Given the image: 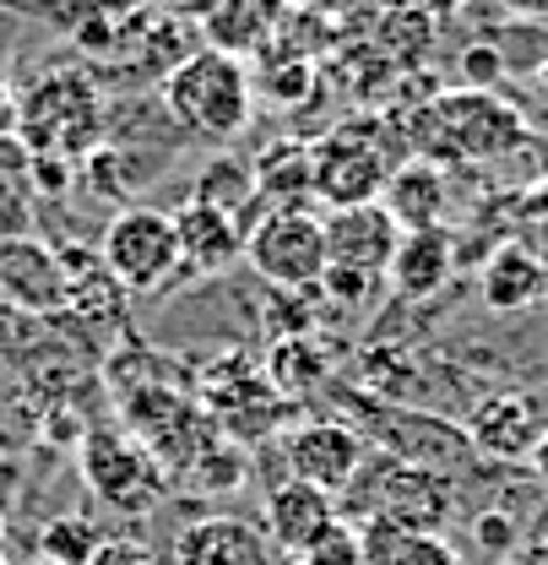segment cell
Here are the masks:
<instances>
[{
    "label": "cell",
    "instance_id": "obj_40",
    "mask_svg": "<svg viewBox=\"0 0 548 565\" xmlns=\"http://www.w3.org/2000/svg\"><path fill=\"white\" fill-rule=\"evenodd\" d=\"M511 17H548V0H499Z\"/></svg>",
    "mask_w": 548,
    "mask_h": 565
},
{
    "label": "cell",
    "instance_id": "obj_8",
    "mask_svg": "<svg viewBox=\"0 0 548 565\" xmlns=\"http://www.w3.org/2000/svg\"><path fill=\"white\" fill-rule=\"evenodd\" d=\"M245 262L272 288H315L326 273V228L310 207H272L245 234Z\"/></svg>",
    "mask_w": 548,
    "mask_h": 565
},
{
    "label": "cell",
    "instance_id": "obj_16",
    "mask_svg": "<svg viewBox=\"0 0 548 565\" xmlns=\"http://www.w3.org/2000/svg\"><path fill=\"white\" fill-rule=\"evenodd\" d=\"M451 267H456V239L445 228H412L397 239L391 250V267H386V282L397 299H434L445 282H451Z\"/></svg>",
    "mask_w": 548,
    "mask_h": 565
},
{
    "label": "cell",
    "instance_id": "obj_30",
    "mask_svg": "<svg viewBox=\"0 0 548 565\" xmlns=\"http://www.w3.org/2000/svg\"><path fill=\"white\" fill-rule=\"evenodd\" d=\"M93 550H98V527H93L87 516H76V511L50 516L44 533H39V555L55 561V565H87L93 561Z\"/></svg>",
    "mask_w": 548,
    "mask_h": 565
},
{
    "label": "cell",
    "instance_id": "obj_36",
    "mask_svg": "<svg viewBox=\"0 0 548 565\" xmlns=\"http://www.w3.org/2000/svg\"><path fill=\"white\" fill-rule=\"evenodd\" d=\"M22 11H11V6H0V66L17 55V44H22Z\"/></svg>",
    "mask_w": 548,
    "mask_h": 565
},
{
    "label": "cell",
    "instance_id": "obj_43",
    "mask_svg": "<svg viewBox=\"0 0 548 565\" xmlns=\"http://www.w3.org/2000/svg\"><path fill=\"white\" fill-rule=\"evenodd\" d=\"M282 565H299V561H282Z\"/></svg>",
    "mask_w": 548,
    "mask_h": 565
},
{
    "label": "cell",
    "instance_id": "obj_41",
    "mask_svg": "<svg viewBox=\"0 0 548 565\" xmlns=\"http://www.w3.org/2000/svg\"><path fill=\"white\" fill-rule=\"evenodd\" d=\"M499 565H548V555L538 550V544H522V550H516L511 561H499Z\"/></svg>",
    "mask_w": 548,
    "mask_h": 565
},
{
    "label": "cell",
    "instance_id": "obj_19",
    "mask_svg": "<svg viewBox=\"0 0 548 565\" xmlns=\"http://www.w3.org/2000/svg\"><path fill=\"white\" fill-rule=\"evenodd\" d=\"M196 6H202L206 44L223 50V55L261 50L288 17V0H196Z\"/></svg>",
    "mask_w": 548,
    "mask_h": 565
},
{
    "label": "cell",
    "instance_id": "obj_13",
    "mask_svg": "<svg viewBox=\"0 0 548 565\" xmlns=\"http://www.w3.org/2000/svg\"><path fill=\"white\" fill-rule=\"evenodd\" d=\"M321 228H326V262H332V267L375 273V278H386L391 250H397V239H402L397 217L380 207V202L326 212V217H321Z\"/></svg>",
    "mask_w": 548,
    "mask_h": 565
},
{
    "label": "cell",
    "instance_id": "obj_15",
    "mask_svg": "<svg viewBox=\"0 0 548 565\" xmlns=\"http://www.w3.org/2000/svg\"><path fill=\"white\" fill-rule=\"evenodd\" d=\"M174 223V239H180V262L185 273H202V278H217L223 267H234L245 256V223L228 217L217 207H202V202H185L180 212H169Z\"/></svg>",
    "mask_w": 548,
    "mask_h": 565
},
{
    "label": "cell",
    "instance_id": "obj_34",
    "mask_svg": "<svg viewBox=\"0 0 548 565\" xmlns=\"http://www.w3.org/2000/svg\"><path fill=\"white\" fill-rule=\"evenodd\" d=\"M462 76H468V87L494 93V87H499V76H505L499 50H494V44H468V55H462Z\"/></svg>",
    "mask_w": 548,
    "mask_h": 565
},
{
    "label": "cell",
    "instance_id": "obj_31",
    "mask_svg": "<svg viewBox=\"0 0 548 565\" xmlns=\"http://www.w3.org/2000/svg\"><path fill=\"white\" fill-rule=\"evenodd\" d=\"M473 544L483 550V561H511L522 544H527V527L511 516V511H499V505H488V511H479L473 516Z\"/></svg>",
    "mask_w": 548,
    "mask_h": 565
},
{
    "label": "cell",
    "instance_id": "obj_12",
    "mask_svg": "<svg viewBox=\"0 0 548 565\" xmlns=\"http://www.w3.org/2000/svg\"><path fill=\"white\" fill-rule=\"evenodd\" d=\"M462 429H468V440H473L479 457L527 462L533 446H538V435L548 429V419H544V403L527 397V392H488V397L473 403V414H468Z\"/></svg>",
    "mask_w": 548,
    "mask_h": 565
},
{
    "label": "cell",
    "instance_id": "obj_22",
    "mask_svg": "<svg viewBox=\"0 0 548 565\" xmlns=\"http://www.w3.org/2000/svg\"><path fill=\"white\" fill-rule=\"evenodd\" d=\"M126 288L115 282V273L104 267V256H93V250H82V245H71L61 250V305H71L76 316H87V321H120L126 316Z\"/></svg>",
    "mask_w": 548,
    "mask_h": 565
},
{
    "label": "cell",
    "instance_id": "obj_28",
    "mask_svg": "<svg viewBox=\"0 0 548 565\" xmlns=\"http://www.w3.org/2000/svg\"><path fill=\"white\" fill-rule=\"evenodd\" d=\"M369 44L391 71H418L429 61V50H434V17L423 6H397V11L380 17Z\"/></svg>",
    "mask_w": 548,
    "mask_h": 565
},
{
    "label": "cell",
    "instance_id": "obj_5",
    "mask_svg": "<svg viewBox=\"0 0 548 565\" xmlns=\"http://www.w3.org/2000/svg\"><path fill=\"white\" fill-rule=\"evenodd\" d=\"M82 484L93 490V500H104L120 516H152L174 494L169 473L152 462V451L115 424H98L82 435Z\"/></svg>",
    "mask_w": 548,
    "mask_h": 565
},
{
    "label": "cell",
    "instance_id": "obj_6",
    "mask_svg": "<svg viewBox=\"0 0 548 565\" xmlns=\"http://www.w3.org/2000/svg\"><path fill=\"white\" fill-rule=\"evenodd\" d=\"M206 419L217 424L228 440H256V435H272L277 424L288 419V397L267 381V364L245 349H223L202 375V397Z\"/></svg>",
    "mask_w": 548,
    "mask_h": 565
},
{
    "label": "cell",
    "instance_id": "obj_4",
    "mask_svg": "<svg viewBox=\"0 0 548 565\" xmlns=\"http://www.w3.org/2000/svg\"><path fill=\"white\" fill-rule=\"evenodd\" d=\"M347 511L358 522H397L408 533H440L456 511V494H451V479L375 451L347 484Z\"/></svg>",
    "mask_w": 548,
    "mask_h": 565
},
{
    "label": "cell",
    "instance_id": "obj_10",
    "mask_svg": "<svg viewBox=\"0 0 548 565\" xmlns=\"http://www.w3.org/2000/svg\"><path fill=\"white\" fill-rule=\"evenodd\" d=\"M17 126L33 152H82L87 141L98 137V98L82 76H44L22 93L17 104Z\"/></svg>",
    "mask_w": 548,
    "mask_h": 565
},
{
    "label": "cell",
    "instance_id": "obj_7",
    "mask_svg": "<svg viewBox=\"0 0 548 565\" xmlns=\"http://www.w3.org/2000/svg\"><path fill=\"white\" fill-rule=\"evenodd\" d=\"M104 267L115 273V282H120L126 294H137V299L141 294H163L169 282L185 273L169 212H158V207L115 212L109 228H104Z\"/></svg>",
    "mask_w": 548,
    "mask_h": 565
},
{
    "label": "cell",
    "instance_id": "obj_11",
    "mask_svg": "<svg viewBox=\"0 0 548 565\" xmlns=\"http://www.w3.org/2000/svg\"><path fill=\"white\" fill-rule=\"evenodd\" d=\"M369 446H364V429L343 419H299L282 429V462H288V479L310 484L321 494H347V484L358 479Z\"/></svg>",
    "mask_w": 548,
    "mask_h": 565
},
{
    "label": "cell",
    "instance_id": "obj_21",
    "mask_svg": "<svg viewBox=\"0 0 548 565\" xmlns=\"http://www.w3.org/2000/svg\"><path fill=\"white\" fill-rule=\"evenodd\" d=\"M479 294L488 310L499 316H516V310H533L548 294V267L527 250V245H499L479 273Z\"/></svg>",
    "mask_w": 548,
    "mask_h": 565
},
{
    "label": "cell",
    "instance_id": "obj_23",
    "mask_svg": "<svg viewBox=\"0 0 548 565\" xmlns=\"http://www.w3.org/2000/svg\"><path fill=\"white\" fill-rule=\"evenodd\" d=\"M0 282L28 310H50L61 305V256L33 239H0Z\"/></svg>",
    "mask_w": 548,
    "mask_h": 565
},
{
    "label": "cell",
    "instance_id": "obj_26",
    "mask_svg": "<svg viewBox=\"0 0 548 565\" xmlns=\"http://www.w3.org/2000/svg\"><path fill=\"white\" fill-rule=\"evenodd\" d=\"M364 565H462L440 533H408L397 522H358Z\"/></svg>",
    "mask_w": 548,
    "mask_h": 565
},
{
    "label": "cell",
    "instance_id": "obj_27",
    "mask_svg": "<svg viewBox=\"0 0 548 565\" xmlns=\"http://www.w3.org/2000/svg\"><path fill=\"white\" fill-rule=\"evenodd\" d=\"M261 207H304L310 202V141H277L256 163Z\"/></svg>",
    "mask_w": 548,
    "mask_h": 565
},
{
    "label": "cell",
    "instance_id": "obj_37",
    "mask_svg": "<svg viewBox=\"0 0 548 565\" xmlns=\"http://www.w3.org/2000/svg\"><path fill=\"white\" fill-rule=\"evenodd\" d=\"M527 544H538L548 555V494L538 500V511H533V522H527Z\"/></svg>",
    "mask_w": 548,
    "mask_h": 565
},
{
    "label": "cell",
    "instance_id": "obj_18",
    "mask_svg": "<svg viewBox=\"0 0 548 565\" xmlns=\"http://www.w3.org/2000/svg\"><path fill=\"white\" fill-rule=\"evenodd\" d=\"M445 169L429 163V158H402L391 174H386V191H380V207L397 217V228H445Z\"/></svg>",
    "mask_w": 548,
    "mask_h": 565
},
{
    "label": "cell",
    "instance_id": "obj_24",
    "mask_svg": "<svg viewBox=\"0 0 548 565\" xmlns=\"http://www.w3.org/2000/svg\"><path fill=\"white\" fill-rule=\"evenodd\" d=\"M191 202L217 207V212H228V217H239V223H245V212L261 207L256 169H250L245 158H234V152H212L202 169H196V180H191Z\"/></svg>",
    "mask_w": 548,
    "mask_h": 565
},
{
    "label": "cell",
    "instance_id": "obj_39",
    "mask_svg": "<svg viewBox=\"0 0 548 565\" xmlns=\"http://www.w3.org/2000/svg\"><path fill=\"white\" fill-rule=\"evenodd\" d=\"M310 17H337V11H347V6H358V0H299Z\"/></svg>",
    "mask_w": 548,
    "mask_h": 565
},
{
    "label": "cell",
    "instance_id": "obj_1",
    "mask_svg": "<svg viewBox=\"0 0 548 565\" xmlns=\"http://www.w3.org/2000/svg\"><path fill=\"white\" fill-rule=\"evenodd\" d=\"M412 158H429L440 169L451 163H488L505 158L527 141V120L511 98L479 93V87H456V93H434L402 120Z\"/></svg>",
    "mask_w": 548,
    "mask_h": 565
},
{
    "label": "cell",
    "instance_id": "obj_2",
    "mask_svg": "<svg viewBox=\"0 0 548 565\" xmlns=\"http://www.w3.org/2000/svg\"><path fill=\"white\" fill-rule=\"evenodd\" d=\"M163 109L169 120L196 141H234L250 126L256 109V82L239 55L223 50H191L180 66L163 71Z\"/></svg>",
    "mask_w": 548,
    "mask_h": 565
},
{
    "label": "cell",
    "instance_id": "obj_42",
    "mask_svg": "<svg viewBox=\"0 0 548 565\" xmlns=\"http://www.w3.org/2000/svg\"><path fill=\"white\" fill-rule=\"evenodd\" d=\"M28 565H55V561H44V555H33V561H28Z\"/></svg>",
    "mask_w": 548,
    "mask_h": 565
},
{
    "label": "cell",
    "instance_id": "obj_29",
    "mask_svg": "<svg viewBox=\"0 0 548 565\" xmlns=\"http://www.w3.org/2000/svg\"><path fill=\"white\" fill-rule=\"evenodd\" d=\"M267 44H272V50H261V93H267L272 104H299V98H310V82H315L310 55H299L282 33H272Z\"/></svg>",
    "mask_w": 548,
    "mask_h": 565
},
{
    "label": "cell",
    "instance_id": "obj_25",
    "mask_svg": "<svg viewBox=\"0 0 548 565\" xmlns=\"http://www.w3.org/2000/svg\"><path fill=\"white\" fill-rule=\"evenodd\" d=\"M245 473H250V457H245V446L239 440H228L223 429H212L202 446H196V457L169 479L174 490L185 494H228L245 484Z\"/></svg>",
    "mask_w": 548,
    "mask_h": 565
},
{
    "label": "cell",
    "instance_id": "obj_44",
    "mask_svg": "<svg viewBox=\"0 0 548 565\" xmlns=\"http://www.w3.org/2000/svg\"><path fill=\"white\" fill-rule=\"evenodd\" d=\"M0 565H6V555H0Z\"/></svg>",
    "mask_w": 548,
    "mask_h": 565
},
{
    "label": "cell",
    "instance_id": "obj_9",
    "mask_svg": "<svg viewBox=\"0 0 548 565\" xmlns=\"http://www.w3.org/2000/svg\"><path fill=\"white\" fill-rule=\"evenodd\" d=\"M364 435H375V446L397 462H412V468H429L440 479H451L456 468L479 462L468 429L451 419H434V414H412V408H364Z\"/></svg>",
    "mask_w": 548,
    "mask_h": 565
},
{
    "label": "cell",
    "instance_id": "obj_17",
    "mask_svg": "<svg viewBox=\"0 0 548 565\" xmlns=\"http://www.w3.org/2000/svg\"><path fill=\"white\" fill-rule=\"evenodd\" d=\"M180 565H272V544L256 522L239 516H202L174 539Z\"/></svg>",
    "mask_w": 548,
    "mask_h": 565
},
{
    "label": "cell",
    "instance_id": "obj_20",
    "mask_svg": "<svg viewBox=\"0 0 548 565\" xmlns=\"http://www.w3.org/2000/svg\"><path fill=\"white\" fill-rule=\"evenodd\" d=\"M261 364H267V381L293 403V397H310V392H321L332 381L337 343L321 338V332H288V338H277Z\"/></svg>",
    "mask_w": 548,
    "mask_h": 565
},
{
    "label": "cell",
    "instance_id": "obj_32",
    "mask_svg": "<svg viewBox=\"0 0 548 565\" xmlns=\"http://www.w3.org/2000/svg\"><path fill=\"white\" fill-rule=\"evenodd\" d=\"M299 565H364V539H358V522H347V516H337L304 555H299Z\"/></svg>",
    "mask_w": 548,
    "mask_h": 565
},
{
    "label": "cell",
    "instance_id": "obj_14",
    "mask_svg": "<svg viewBox=\"0 0 548 565\" xmlns=\"http://www.w3.org/2000/svg\"><path fill=\"white\" fill-rule=\"evenodd\" d=\"M332 522H337V500H332V494L310 490V484H299V479H282V484L267 490L261 533H267L272 555H282V561H299Z\"/></svg>",
    "mask_w": 548,
    "mask_h": 565
},
{
    "label": "cell",
    "instance_id": "obj_3",
    "mask_svg": "<svg viewBox=\"0 0 548 565\" xmlns=\"http://www.w3.org/2000/svg\"><path fill=\"white\" fill-rule=\"evenodd\" d=\"M402 158L391 152V137L380 120H343L321 141H310V196L326 212L380 202L386 174Z\"/></svg>",
    "mask_w": 548,
    "mask_h": 565
},
{
    "label": "cell",
    "instance_id": "obj_33",
    "mask_svg": "<svg viewBox=\"0 0 548 565\" xmlns=\"http://www.w3.org/2000/svg\"><path fill=\"white\" fill-rule=\"evenodd\" d=\"M375 273H353V267H332L326 262V273L315 282V299H326V305H343V310H364L369 305V294H375Z\"/></svg>",
    "mask_w": 548,
    "mask_h": 565
},
{
    "label": "cell",
    "instance_id": "obj_35",
    "mask_svg": "<svg viewBox=\"0 0 548 565\" xmlns=\"http://www.w3.org/2000/svg\"><path fill=\"white\" fill-rule=\"evenodd\" d=\"M87 565H158V555L147 544H137V539H98Z\"/></svg>",
    "mask_w": 548,
    "mask_h": 565
},
{
    "label": "cell",
    "instance_id": "obj_38",
    "mask_svg": "<svg viewBox=\"0 0 548 565\" xmlns=\"http://www.w3.org/2000/svg\"><path fill=\"white\" fill-rule=\"evenodd\" d=\"M527 462H533V479L548 490V429L538 435V446H533V457H527Z\"/></svg>",
    "mask_w": 548,
    "mask_h": 565
}]
</instances>
